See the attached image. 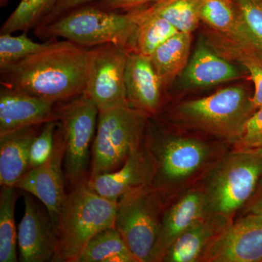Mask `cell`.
<instances>
[{"label": "cell", "mask_w": 262, "mask_h": 262, "mask_svg": "<svg viewBox=\"0 0 262 262\" xmlns=\"http://www.w3.org/2000/svg\"><path fill=\"white\" fill-rule=\"evenodd\" d=\"M89 48L55 39L49 48L0 70L1 86L58 104L84 94Z\"/></svg>", "instance_id": "cell-1"}, {"label": "cell", "mask_w": 262, "mask_h": 262, "mask_svg": "<svg viewBox=\"0 0 262 262\" xmlns=\"http://www.w3.org/2000/svg\"><path fill=\"white\" fill-rule=\"evenodd\" d=\"M146 141L154 168L151 185L168 201L199 182L215 162L231 148L224 141L155 126L151 117Z\"/></svg>", "instance_id": "cell-2"}, {"label": "cell", "mask_w": 262, "mask_h": 262, "mask_svg": "<svg viewBox=\"0 0 262 262\" xmlns=\"http://www.w3.org/2000/svg\"><path fill=\"white\" fill-rule=\"evenodd\" d=\"M262 180V149L229 148L198 184L209 214L233 222L251 201Z\"/></svg>", "instance_id": "cell-3"}, {"label": "cell", "mask_w": 262, "mask_h": 262, "mask_svg": "<svg viewBox=\"0 0 262 262\" xmlns=\"http://www.w3.org/2000/svg\"><path fill=\"white\" fill-rule=\"evenodd\" d=\"M244 85L229 86L206 97L179 103L169 111V121L232 146L245 122L256 108Z\"/></svg>", "instance_id": "cell-4"}, {"label": "cell", "mask_w": 262, "mask_h": 262, "mask_svg": "<svg viewBox=\"0 0 262 262\" xmlns=\"http://www.w3.org/2000/svg\"><path fill=\"white\" fill-rule=\"evenodd\" d=\"M141 10L122 13L86 5L36 29L35 32L48 40L61 37L88 48L114 43L130 51L133 37L140 22Z\"/></svg>", "instance_id": "cell-5"}, {"label": "cell", "mask_w": 262, "mask_h": 262, "mask_svg": "<svg viewBox=\"0 0 262 262\" xmlns=\"http://www.w3.org/2000/svg\"><path fill=\"white\" fill-rule=\"evenodd\" d=\"M86 184L72 188L63 203L58 224V250L53 262H77L94 236L115 227L117 202L98 195Z\"/></svg>", "instance_id": "cell-6"}, {"label": "cell", "mask_w": 262, "mask_h": 262, "mask_svg": "<svg viewBox=\"0 0 262 262\" xmlns=\"http://www.w3.org/2000/svg\"><path fill=\"white\" fill-rule=\"evenodd\" d=\"M166 198L152 186H141L117 201L115 227L137 262H152Z\"/></svg>", "instance_id": "cell-7"}, {"label": "cell", "mask_w": 262, "mask_h": 262, "mask_svg": "<svg viewBox=\"0 0 262 262\" xmlns=\"http://www.w3.org/2000/svg\"><path fill=\"white\" fill-rule=\"evenodd\" d=\"M149 118L130 106L98 112L90 177L120 168L144 140Z\"/></svg>", "instance_id": "cell-8"}, {"label": "cell", "mask_w": 262, "mask_h": 262, "mask_svg": "<svg viewBox=\"0 0 262 262\" xmlns=\"http://www.w3.org/2000/svg\"><path fill=\"white\" fill-rule=\"evenodd\" d=\"M56 113L65 141L63 166L67 182L72 188L86 184L90 178L98 108L82 94L56 104Z\"/></svg>", "instance_id": "cell-9"}, {"label": "cell", "mask_w": 262, "mask_h": 262, "mask_svg": "<svg viewBox=\"0 0 262 262\" xmlns=\"http://www.w3.org/2000/svg\"><path fill=\"white\" fill-rule=\"evenodd\" d=\"M129 52L127 48L114 43L89 48L83 95L96 105L98 112L130 106L125 82Z\"/></svg>", "instance_id": "cell-10"}, {"label": "cell", "mask_w": 262, "mask_h": 262, "mask_svg": "<svg viewBox=\"0 0 262 262\" xmlns=\"http://www.w3.org/2000/svg\"><path fill=\"white\" fill-rule=\"evenodd\" d=\"M65 141L57 121L53 152L44 163L30 169L15 187L37 198L47 208L52 220L58 225V220L67 195L65 190Z\"/></svg>", "instance_id": "cell-11"}, {"label": "cell", "mask_w": 262, "mask_h": 262, "mask_svg": "<svg viewBox=\"0 0 262 262\" xmlns=\"http://www.w3.org/2000/svg\"><path fill=\"white\" fill-rule=\"evenodd\" d=\"M24 214L18 228L19 261H54L59 232L47 208L32 194L24 192Z\"/></svg>", "instance_id": "cell-12"}, {"label": "cell", "mask_w": 262, "mask_h": 262, "mask_svg": "<svg viewBox=\"0 0 262 262\" xmlns=\"http://www.w3.org/2000/svg\"><path fill=\"white\" fill-rule=\"evenodd\" d=\"M201 262H262V220L237 215L208 248Z\"/></svg>", "instance_id": "cell-13"}, {"label": "cell", "mask_w": 262, "mask_h": 262, "mask_svg": "<svg viewBox=\"0 0 262 262\" xmlns=\"http://www.w3.org/2000/svg\"><path fill=\"white\" fill-rule=\"evenodd\" d=\"M208 215L206 196L198 183L169 201L164 211L152 262H162L170 245L183 232Z\"/></svg>", "instance_id": "cell-14"}, {"label": "cell", "mask_w": 262, "mask_h": 262, "mask_svg": "<svg viewBox=\"0 0 262 262\" xmlns=\"http://www.w3.org/2000/svg\"><path fill=\"white\" fill-rule=\"evenodd\" d=\"M153 171L152 160L145 135L142 142L133 150L120 168L110 173L90 177L86 184L98 195L117 202L124 193L131 189L151 185Z\"/></svg>", "instance_id": "cell-15"}, {"label": "cell", "mask_w": 262, "mask_h": 262, "mask_svg": "<svg viewBox=\"0 0 262 262\" xmlns=\"http://www.w3.org/2000/svg\"><path fill=\"white\" fill-rule=\"evenodd\" d=\"M129 105L149 117L158 116L164 107V89L149 57L129 52L125 72Z\"/></svg>", "instance_id": "cell-16"}, {"label": "cell", "mask_w": 262, "mask_h": 262, "mask_svg": "<svg viewBox=\"0 0 262 262\" xmlns=\"http://www.w3.org/2000/svg\"><path fill=\"white\" fill-rule=\"evenodd\" d=\"M56 104L10 88L0 91V135L56 121Z\"/></svg>", "instance_id": "cell-17"}, {"label": "cell", "mask_w": 262, "mask_h": 262, "mask_svg": "<svg viewBox=\"0 0 262 262\" xmlns=\"http://www.w3.org/2000/svg\"><path fill=\"white\" fill-rule=\"evenodd\" d=\"M241 70L202 39L182 74L184 85L188 88L211 87L237 80Z\"/></svg>", "instance_id": "cell-18"}, {"label": "cell", "mask_w": 262, "mask_h": 262, "mask_svg": "<svg viewBox=\"0 0 262 262\" xmlns=\"http://www.w3.org/2000/svg\"><path fill=\"white\" fill-rule=\"evenodd\" d=\"M232 222L216 215H207L170 245L162 262H201L208 248Z\"/></svg>", "instance_id": "cell-19"}, {"label": "cell", "mask_w": 262, "mask_h": 262, "mask_svg": "<svg viewBox=\"0 0 262 262\" xmlns=\"http://www.w3.org/2000/svg\"><path fill=\"white\" fill-rule=\"evenodd\" d=\"M41 125L23 127L0 135V185L15 187L29 170L31 146Z\"/></svg>", "instance_id": "cell-20"}, {"label": "cell", "mask_w": 262, "mask_h": 262, "mask_svg": "<svg viewBox=\"0 0 262 262\" xmlns=\"http://www.w3.org/2000/svg\"><path fill=\"white\" fill-rule=\"evenodd\" d=\"M201 20L220 37L259 49L243 23L234 0H201Z\"/></svg>", "instance_id": "cell-21"}, {"label": "cell", "mask_w": 262, "mask_h": 262, "mask_svg": "<svg viewBox=\"0 0 262 262\" xmlns=\"http://www.w3.org/2000/svg\"><path fill=\"white\" fill-rule=\"evenodd\" d=\"M192 34L178 32L167 39L149 57L164 89L182 75L190 59Z\"/></svg>", "instance_id": "cell-22"}, {"label": "cell", "mask_w": 262, "mask_h": 262, "mask_svg": "<svg viewBox=\"0 0 262 262\" xmlns=\"http://www.w3.org/2000/svg\"><path fill=\"white\" fill-rule=\"evenodd\" d=\"M206 42L217 53L229 61H237L246 69L254 84L252 102L257 110L262 107V51L247 47L210 32Z\"/></svg>", "instance_id": "cell-23"}, {"label": "cell", "mask_w": 262, "mask_h": 262, "mask_svg": "<svg viewBox=\"0 0 262 262\" xmlns=\"http://www.w3.org/2000/svg\"><path fill=\"white\" fill-rule=\"evenodd\" d=\"M178 32L168 20L151 11L149 7L143 8L130 52L149 58L157 48Z\"/></svg>", "instance_id": "cell-24"}, {"label": "cell", "mask_w": 262, "mask_h": 262, "mask_svg": "<svg viewBox=\"0 0 262 262\" xmlns=\"http://www.w3.org/2000/svg\"><path fill=\"white\" fill-rule=\"evenodd\" d=\"M77 262H137L115 227L92 237Z\"/></svg>", "instance_id": "cell-25"}, {"label": "cell", "mask_w": 262, "mask_h": 262, "mask_svg": "<svg viewBox=\"0 0 262 262\" xmlns=\"http://www.w3.org/2000/svg\"><path fill=\"white\" fill-rule=\"evenodd\" d=\"M16 187H1L0 191V262H16L18 230L15 227Z\"/></svg>", "instance_id": "cell-26"}, {"label": "cell", "mask_w": 262, "mask_h": 262, "mask_svg": "<svg viewBox=\"0 0 262 262\" xmlns=\"http://www.w3.org/2000/svg\"><path fill=\"white\" fill-rule=\"evenodd\" d=\"M201 0H162L149 8L179 32L192 34L201 22Z\"/></svg>", "instance_id": "cell-27"}, {"label": "cell", "mask_w": 262, "mask_h": 262, "mask_svg": "<svg viewBox=\"0 0 262 262\" xmlns=\"http://www.w3.org/2000/svg\"><path fill=\"white\" fill-rule=\"evenodd\" d=\"M60 0H21L0 29V34L37 28Z\"/></svg>", "instance_id": "cell-28"}, {"label": "cell", "mask_w": 262, "mask_h": 262, "mask_svg": "<svg viewBox=\"0 0 262 262\" xmlns=\"http://www.w3.org/2000/svg\"><path fill=\"white\" fill-rule=\"evenodd\" d=\"M54 40L49 39L46 42H36L27 36V32L18 36L0 34V70L47 49Z\"/></svg>", "instance_id": "cell-29"}, {"label": "cell", "mask_w": 262, "mask_h": 262, "mask_svg": "<svg viewBox=\"0 0 262 262\" xmlns=\"http://www.w3.org/2000/svg\"><path fill=\"white\" fill-rule=\"evenodd\" d=\"M243 23L262 51V0H234Z\"/></svg>", "instance_id": "cell-30"}, {"label": "cell", "mask_w": 262, "mask_h": 262, "mask_svg": "<svg viewBox=\"0 0 262 262\" xmlns=\"http://www.w3.org/2000/svg\"><path fill=\"white\" fill-rule=\"evenodd\" d=\"M56 121L46 122L33 141L29 154V170L44 163L51 156L55 144Z\"/></svg>", "instance_id": "cell-31"}, {"label": "cell", "mask_w": 262, "mask_h": 262, "mask_svg": "<svg viewBox=\"0 0 262 262\" xmlns=\"http://www.w3.org/2000/svg\"><path fill=\"white\" fill-rule=\"evenodd\" d=\"M231 147L238 149H262V107L258 108L245 122Z\"/></svg>", "instance_id": "cell-32"}, {"label": "cell", "mask_w": 262, "mask_h": 262, "mask_svg": "<svg viewBox=\"0 0 262 262\" xmlns=\"http://www.w3.org/2000/svg\"><path fill=\"white\" fill-rule=\"evenodd\" d=\"M162 0H93L91 5L106 11L127 13L133 10L147 8Z\"/></svg>", "instance_id": "cell-33"}, {"label": "cell", "mask_w": 262, "mask_h": 262, "mask_svg": "<svg viewBox=\"0 0 262 262\" xmlns=\"http://www.w3.org/2000/svg\"><path fill=\"white\" fill-rule=\"evenodd\" d=\"M93 0H60L37 28L44 27V26L51 23L53 20H56L61 15L68 13L75 8H79V7L89 4Z\"/></svg>", "instance_id": "cell-34"}, {"label": "cell", "mask_w": 262, "mask_h": 262, "mask_svg": "<svg viewBox=\"0 0 262 262\" xmlns=\"http://www.w3.org/2000/svg\"><path fill=\"white\" fill-rule=\"evenodd\" d=\"M253 215L262 220V180L254 195L237 215Z\"/></svg>", "instance_id": "cell-35"}, {"label": "cell", "mask_w": 262, "mask_h": 262, "mask_svg": "<svg viewBox=\"0 0 262 262\" xmlns=\"http://www.w3.org/2000/svg\"><path fill=\"white\" fill-rule=\"evenodd\" d=\"M10 0H0V6L3 7L6 6L8 3H9Z\"/></svg>", "instance_id": "cell-36"}]
</instances>
